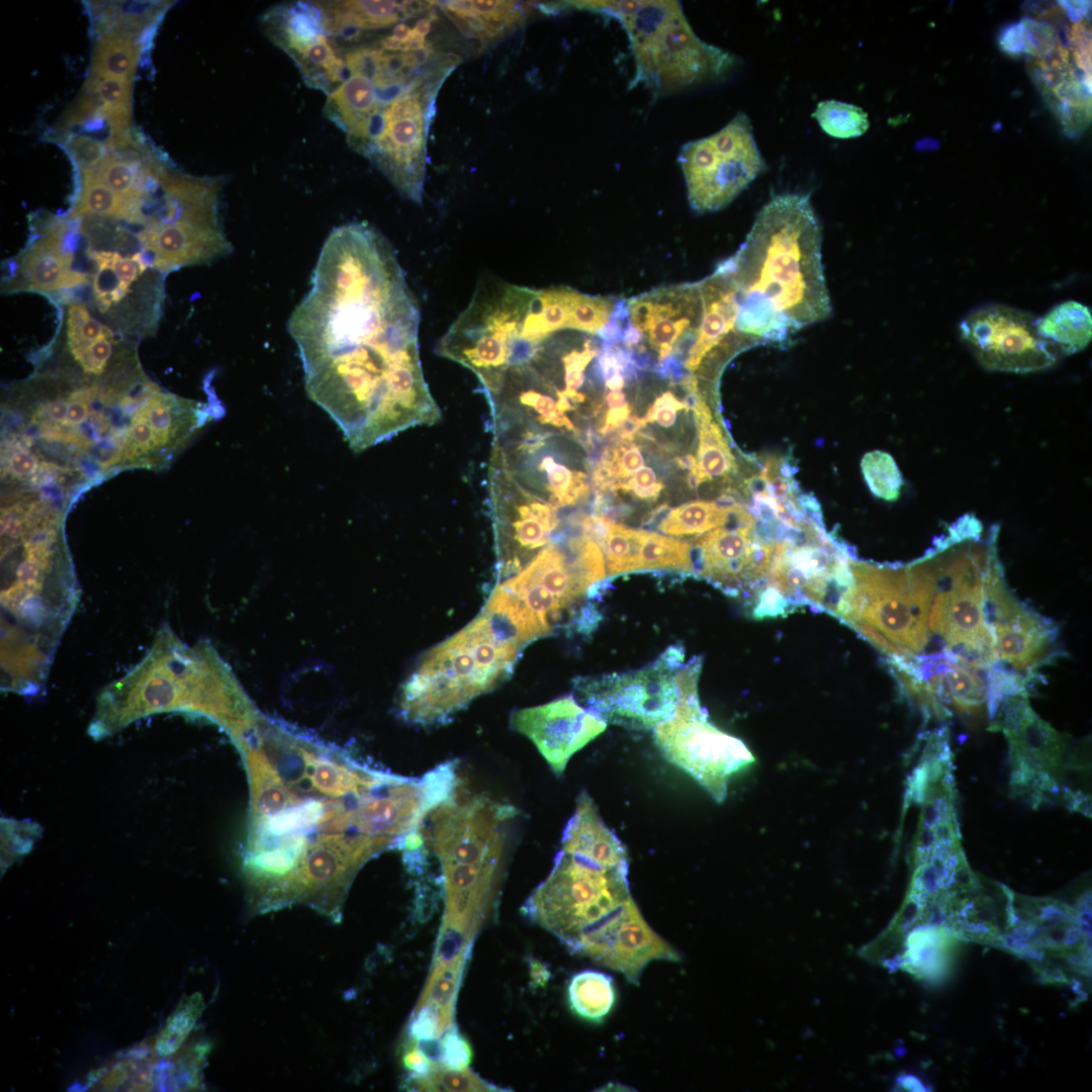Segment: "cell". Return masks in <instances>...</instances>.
Listing matches in <instances>:
<instances>
[{"instance_id": "obj_1", "label": "cell", "mask_w": 1092, "mask_h": 1092, "mask_svg": "<svg viewBox=\"0 0 1092 1092\" xmlns=\"http://www.w3.org/2000/svg\"><path fill=\"white\" fill-rule=\"evenodd\" d=\"M230 736L249 776L244 869L262 909L303 902L336 916L356 873L401 849L457 786L451 761L392 774L260 711Z\"/></svg>"}, {"instance_id": "obj_2", "label": "cell", "mask_w": 1092, "mask_h": 1092, "mask_svg": "<svg viewBox=\"0 0 1092 1092\" xmlns=\"http://www.w3.org/2000/svg\"><path fill=\"white\" fill-rule=\"evenodd\" d=\"M288 318L308 396L356 452L435 424L420 309L390 243L365 221L336 226Z\"/></svg>"}, {"instance_id": "obj_3", "label": "cell", "mask_w": 1092, "mask_h": 1092, "mask_svg": "<svg viewBox=\"0 0 1092 1092\" xmlns=\"http://www.w3.org/2000/svg\"><path fill=\"white\" fill-rule=\"evenodd\" d=\"M821 245L809 194H779L758 211L739 250L717 267L734 291L735 329L750 345L785 343L830 315Z\"/></svg>"}, {"instance_id": "obj_4", "label": "cell", "mask_w": 1092, "mask_h": 1092, "mask_svg": "<svg viewBox=\"0 0 1092 1092\" xmlns=\"http://www.w3.org/2000/svg\"><path fill=\"white\" fill-rule=\"evenodd\" d=\"M257 710L209 641L189 646L165 625L146 657L101 692L89 733L103 738L163 712L204 717L228 732Z\"/></svg>"}, {"instance_id": "obj_5", "label": "cell", "mask_w": 1092, "mask_h": 1092, "mask_svg": "<svg viewBox=\"0 0 1092 1092\" xmlns=\"http://www.w3.org/2000/svg\"><path fill=\"white\" fill-rule=\"evenodd\" d=\"M517 815L512 805L455 792L426 816L415 845L438 860L443 921L477 931L494 902Z\"/></svg>"}, {"instance_id": "obj_6", "label": "cell", "mask_w": 1092, "mask_h": 1092, "mask_svg": "<svg viewBox=\"0 0 1092 1092\" xmlns=\"http://www.w3.org/2000/svg\"><path fill=\"white\" fill-rule=\"evenodd\" d=\"M528 644L519 625L485 602L470 623L421 656L400 688V716L423 727L450 721L509 678Z\"/></svg>"}, {"instance_id": "obj_7", "label": "cell", "mask_w": 1092, "mask_h": 1092, "mask_svg": "<svg viewBox=\"0 0 1092 1092\" xmlns=\"http://www.w3.org/2000/svg\"><path fill=\"white\" fill-rule=\"evenodd\" d=\"M459 62L453 54H435L410 73H365L374 84L375 100L349 145L368 158L402 196L415 202L422 200L424 192L427 141L436 98Z\"/></svg>"}, {"instance_id": "obj_8", "label": "cell", "mask_w": 1092, "mask_h": 1092, "mask_svg": "<svg viewBox=\"0 0 1092 1092\" xmlns=\"http://www.w3.org/2000/svg\"><path fill=\"white\" fill-rule=\"evenodd\" d=\"M568 5L611 15L627 32L636 79L664 95L720 81L737 58L703 41L677 1H571Z\"/></svg>"}, {"instance_id": "obj_9", "label": "cell", "mask_w": 1092, "mask_h": 1092, "mask_svg": "<svg viewBox=\"0 0 1092 1092\" xmlns=\"http://www.w3.org/2000/svg\"><path fill=\"white\" fill-rule=\"evenodd\" d=\"M851 582L832 614L893 660L915 658L930 638L927 603L908 569L849 562Z\"/></svg>"}, {"instance_id": "obj_10", "label": "cell", "mask_w": 1092, "mask_h": 1092, "mask_svg": "<svg viewBox=\"0 0 1092 1092\" xmlns=\"http://www.w3.org/2000/svg\"><path fill=\"white\" fill-rule=\"evenodd\" d=\"M628 871L601 868L559 850L550 874L527 898L522 912L572 951L580 937L632 897Z\"/></svg>"}, {"instance_id": "obj_11", "label": "cell", "mask_w": 1092, "mask_h": 1092, "mask_svg": "<svg viewBox=\"0 0 1092 1092\" xmlns=\"http://www.w3.org/2000/svg\"><path fill=\"white\" fill-rule=\"evenodd\" d=\"M1013 923L1001 947L1030 961L1049 981L1090 974V894L1072 907L1052 898H1013Z\"/></svg>"}, {"instance_id": "obj_12", "label": "cell", "mask_w": 1092, "mask_h": 1092, "mask_svg": "<svg viewBox=\"0 0 1092 1092\" xmlns=\"http://www.w3.org/2000/svg\"><path fill=\"white\" fill-rule=\"evenodd\" d=\"M605 576L600 545L580 533L550 543L522 571L496 584L507 589L550 635L566 613L571 626V608Z\"/></svg>"}, {"instance_id": "obj_13", "label": "cell", "mask_w": 1092, "mask_h": 1092, "mask_svg": "<svg viewBox=\"0 0 1092 1092\" xmlns=\"http://www.w3.org/2000/svg\"><path fill=\"white\" fill-rule=\"evenodd\" d=\"M684 657L682 647L670 646L639 670L576 678L572 696L607 724L654 730L677 708Z\"/></svg>"}, {"instance_id": "obj_14", "label": "cell", "mask_w": 1092, "mask_h": 1092, "mask_svg": "<svg viewBox=\"0 0 1092 1092\" xmlns=\"http://www.w3.org/2000/svg\"><path fill=\"white\" fill-rule=\"evenodd\" d=\"M678 163L690 206L698 213L727 206L766 168L750 119L743 112L719 131L686 143Z\"/></svg>"}, {"instance_id": "obj_15", "label": "cell", "mask_w": 1092, "mask_h": 1092, "mask_svg": "<svg viewBox=\"0 0 1092 1092\" xmlns=\"http://www.w3.org/2000/svg\"><path fill=\"white\" fill-rule=\"evenodd\" d=\"M654 740L664 758L686 771L712 797H726L731 776L753 758L745 745L707 720L699 698L680 700L668 720L654 729Z\"/></svg>"}, {"instance_id": "obj_16", "label": "cell", "mask_w": 1092, "mask_h": 1092, "mask_svg": "<svg viewBox=\"0 0 1092 1092\" xmlns=\"http://www.w3.org/2000/svg\"><path fill=\"white\" fill-rule=\"evenodd\" d=\"M1030 312L1004 304H987L960 324L961 338L989 370L1030 372L1049 368L1059 353L1036 328Z\"/></svg>"}, {"instance_id": "obj_17", "label": "cell", "mask_w": 1092, "mask_h": 1092, "mask_svg": "<svg viewBox=\"0 0 1092 1092\" xmlns=\"http://www.w3.org/2000/svg\"><path fill=\"white\" fill-rule=\"evenodd\" d=\"M695 546L698 573L735 596L766 577L776 543L758 539L754 517L732 504L728 522L698 538Z\"/></svg>"}, {"instance_id": "obj_18", "label": "cell", "mask_w": 1092, "mask_h": 1092, "mask_svg": "<svg viewBox=\"0 0 1092 1092\" xmlns=\"http://www.w3.org/2000/svg\"><path fill=\"white\" fill-rule=\"evenodd\" d=\"M262 23L266 35L294 61L309 87L330 95L346 79L344 59L331 43L315 2L275 6Z\"/></svg>"}, {"instance_id": "obj_19", "label": "cell", "mask_w": 1092, "mask_h": 1092, "mask_svg": "<svg viewBox=\"0 0 1092 1092\" xmlns=\"http://www.w3.org/2000/svg\"><path fill=\"white\" fill-rule=\"evenodd\" d=\"M572 952L621 973L634 985L651 962L680 960L673 946L649 926L632 897L580 937Z\"/></svg>"}, {"instance_id": "obj_20", "label": "cell", "mask_w": 1092, "mask_h": 1092, "mask_svg": "<svg viewBox=\"0 0 1092 1092\" xmlns=\"http://www.w3.org/2000/svg\"><path fill=\"white\" fill-rule=\"evenodd\" d=\"M511 726L529 738L556 776L578 750L605 731L607 723L570 695L547 704L518 709Z\"/></svg>"}, {"instance_id": "obj_21", "label": "cell", "mask_w": 1092, "mask_h": 1092, "mask_svg": "<svg viewBox=\"0 0 1092 1092\" xmlns=\"http://www.w3.org/2000/svg\"><path fill=\"white\" fill-rule=\"evenodd\" d=\"M987 625L998 660L1012 665L1018 673L1025 672L1032 679L1034 669L1052 653L1056 641L1055 626L1024 607L1012 594L992 604Z\"/></svg>"}, {"instance_id": "obj_22", "label": "cell", "mask_w": 1092, "mask_h": 1092, "mask_svg": "<svg viewBox=\"0 0 1092 1092\" xmlns=\"http://www.w3.org/2000/svg\"><path fill=\"white\" fill-rule=\"evenodd\" d=\"M141 239L155 255L157 267L166 272L211 262L232 250L219 216L162 221L145 231Z\"/></svg>"}, {"instance_id": "obj_23", "label": "cell", "mask_w": 1092, "mask_h": 1092, "mask_svg": "<svg viewBox=\"0 0 1092 1092\" xmlns=\"http://www.w3.org/2000/svg\"><path fill=\"white\" fill-rule=\"evenodd\" d=\"M560 850L605 869H629L622 841L604 822L598 806L582 790L565 825Z\"/></svg>"}, {"instance_id": "obj_24", "label": "cell", "mask_w": 1092, "mask_h": 1092, "mask_svg": "<svg viewBox=\"0 0 1092 1092\" xmlns=\"http://www.w3.org/2000/svg\"><path fill=\"white\" fill-rule=\"evenodd\" d=\"M435 1H317L323 26L331 37H353L360 30L390 26L428 10Z\"/></svg>"}, {"instance_id": "obj_25", "label": "cell", "mask_w": 1092, "mask_h": 1092, "mask_svg": "<svg viewBox=\"0 0 1092 1092\" xmlns=\"http://www.w3.org/2000/svg\"><path fill=\"white\" fill-rule=\"evenodd\" d=\"M461 32L484 43L509 33L525 19L523 6L514 1L439 2Z\"/></svg>"}, {"instance_id": "obj_26", "label": "cell", "mask_w": 1092, "mask_h": 1092, "mask_svg": "<svg viewBox=\"0 0 1092 1092\" xmlns=\"http://www.w3.org/2000/svg\"><path fill=\"white\" fill-rule=\"evenodd\" d=\"M61 232L52 231L31 247L23 259V272L30 288L54 291L85 283L87 277L70 269L72 255L62 248Z\"/></svg>"}, {"instance_id": "obj_27", "label": "cell", "mask_w": 1092, "mask_h": 1092, "mask_svg": "<svg viewBox=\"0 0 1092 1092\" xmlns=\"http://www.w3.org/2000/svg\"><path fill=\"white\" fill-rule=\"evenodd\" d=\"M692 408L699 429V448L697 463L690 470L688 483L691 487H697L714 477L728 476L736 471L737 466L721 428L713 421L703 394L698 396Z\"/></svg>"}, {"instance_id": "obj_28", "label": "cell", "mask_w": 1092, "mask_h": 1092, "mask_svg": "<svg viewBox=\"0 0 1092 1092\" xmlns=\"http://www.w3.org/2000/svg\"><path fill=\"white\" fill-rule=\"evenodd\" d=\"M1039 336L1059 354L1070 355L1087 347L1092 335V316L1088 306L1074 300L1055 305L1037 318Z\"/></svg>"}, {"instance_id": "obj_29", "label": "cell", "mask_w": 1092, "mask_h": 1092, "mask_svg": "<svg viewBox=\"0 0 1092 1092\" xmlns=\"http://www.w3.org/2000/svg\"><path fill=\"white\" fill-rule=\"evenodd\" d=\"M571 1011L581 1019L602 1022L613 1010L616 988L611 976L601 971L584 970L574 974L567 986Z\"/></svg>"}, {"instance_id": "obj_30", "label": "cell", "mask_w": 1092, "mask_h": 1092, "mask_svg": "<svg viewBox=\"0 0 1092 1092\" xmlns=\"http://www.w3.org/2000/svg\"><path fill=\"white\" fill-rule=\"evenodd\" d=\"M140 54L136 37L104 32L93 50L90 77L132 80Z\"/></svg>"}, {"instance_id": "obj_31", "label": "cell", "mask_w": 1092, "mask_h": 1092, "mask_svg": "<svg viewBox=\"0 0 1092 1092\" xmlns=\"http://www.w3.org/2000/svg\"><path fill=\"white\" fill-rule=\"evenodd\" d=\"M732 504L728 500L725 505L707 500L687 503L665 513L657 528L671 536L702 535L728 522Z\"/></svg>"}, {"instance_id": "obj_32", "label": "cell", "mask_w": 1092, "mask_h": 1092, "mask_svg": "<svg viewBox=\"0 0 1092 1092\" xmlns=\"http://www.w3.org/2000/svg\"><path fill=\"white\" fill-rule=\"evenodd\" d=\"M652 569L694 571L691 544L687 541L641 530V543L636 570Z\"/></svg>"}, {"instance_id": "obj_33", "label": "cell", "mask_w": 1092, "mask_h": 1092, "mask_svg": "<svg viewBox=\"0 0 1092 1092\" xmlns=\"http://www.w3.org/2000/svg\"><path fill=\"white\" fill-rule=\"evenodd\" d=\"M537 469L544 474V487L552 507L560 510L583 500L588 495L586 475L570 469L551 454L539 458Z\"/></svg>"}, {"instance_id": "obj_34", "label": "cell", "mask_w": 1092, "mask_h": 1092, "mask_svg": "<svg viewBox=\"0 0 1092 1092\" xmlns=\"http://www.w3.org/2000/svg\"><path fill=\"white\" fill-rule=\"evenodd\" d=\"M83 190L72 216L99 215L141 220L140 209L118 197L92 170L83 169Z\"/></svg>"}, {"instance_id": "obj_35", "label": "cell", "mask_w": 1092, "mask_h": 1092, "mask_svg": "<svg viewBox=\"0 0 1092 1092\" xmlns=\"http://www.w3.org/2000/svg\"><path fill=\"white\" fill-rule=\"evenodd\" d=\"M812 116L825 133L836 139L857 138L870 127L868 113L862 108L839 100L818 102Z\"/></svg>"}, {"instance_id": "obj_36", "label": "cell", "mask_w": 1092, "mask_h": 1092, "mask_svg": "<svg viewBox=\"0 0 1092 1092\" xmlns=\"http://www.w3.org/2000/svg\"><path fill=\"white\" fill-rule=\"evenodd\" d=\"M467 959L462 958L455 963L432 968L416 1008L433 1005L454 1016L455 1002Z\"/></svg>"}, {"instance_id": "obj_37", "label": "cell", "mask_w": 1092, "mask_h": 1092, "mask_svg": "<svg viewBox=\"0 0 1092 1092\" xmlns=\"http://www.w3.org/2000/svg\"><path fill=\"white\" fill-rule=\"evenodd\" d=\"M860 467L873 494L889 502L899 497L903 479L889 453L880 450L869 452L862 457Z\"/></svg>"}, {"instance_id": "obj_38", "label": "cell", "mask_w": 1092, "mask_h": 1092, "mask_svg": "<svg viewBox=\"0 0 1092 1092\" xmlns=\"http://www.w3.org/2000/svg\"><path fill=\"white\" fill-rule=\"evenodd\" d=\"M414 1084L415 1088L421 1091H499V1087H496L481 1078L475 1073L466 1070H449L445 1068H439L428 1076L408 1080Z\"/></svg>"}, {"instance_id": "obj_39", "label": "cell", "mask_w": 1092, "mask_h": 1092, "mask_svg": "<svg viewBox=\"0 0 1092 1092\" xmlns=\"http://www.w3.org/2000/svg\"><path fill=\"white\" fill-rule=\"evenodd\" d=\"M111 331L92 317L82 304H72L68 312L69 347L75 358Z\"/></svg>"}, {"instance_id": "obj_40", "label": "cell", "mask_w": 1092, "mask_h": 1092, "mask_svg": "<svg viewBox=\"0 0 1092 1092\" xmlns=\"http://www.w3.org/2000/svg\"><path fill=\"white\" fill-rule=\"evenodd\" d=\"M202 1008L203 1001L199 994H195L181 1003L160 1038V1054L169 1055L181 1045L193 1028Z\"/></svg>"}, {"instance_id": "obj_41", "label": "cell", "mask_w": 1092, "mask_h": 1092, "mask_svg": "<svg viewBox=\"0 0 1092 1092\" xmlns=\"http://www.w3.org/2000/svg\"><path fill=\"white\" fill-rule=\"evenodd\" d=\"M474 935L460 926L442 921L431 969L468 958Z\"/></svg>"}, {"instance_id": "obj_42", "label": "cell", "mask_w": 1092, "mask_h": 1092, "mask_svg": "<svg viewBox=\"0 0 1092 1092\" xmlns=\"http://www.w3.org/2000/svg\"><path fill=\"white\" fill-rule=\"evenodd\" d=\"M39 835V827L30 821L2 818V860H9L26 853Z\"/></svg>"}, {"instance_id": "obj_43", "label": "cell", "mask_w": 1092, "mask_h": 1092, "mask_svg": "<svg viewBox=\"0 0 1092 1092\" xmlns=\"http://www.w3.org/2000/svg\"><path fill=\"white\" fill-rule=\"evenodd\" d=\"M85 87L95 94L100 108L131 110L132 80L89 76Z\"/></svg>"}, {"instance_id": "obj_44", "label": "cell", "mask_w": 1092, "mask_h": 1092, "mask_svg": "<svg viewBox=\"0 0 1092 1092\" xmlns=\"http://www.w3.org/2000/svg\"><path fill=\"white\" fill-rule=\"evenodd\" d=\"M454 1016H451L433 1005H423L415 1009L410 1024V1038L418 1040L435 1038L453 1025Z\"/></svg>"}, {"instance_id": "obj_45", "label": "cell", "mask_w": 1092, "mask_h": 1092, "mask_svg": "<svg viewBox=\"0 0 1092 1092\" xmlns=\"http://www.w3.org/2000/svg\"><path fill=\"white\" fill-rule=\"evenodd\" d=\"M443 1055L442 1067L449 1070H466L473 1058L468 1040L459 1032L456 1025L449 1027L441 1040Z\"/></svg>"}, {"instance_id": "obj_46", "label": "cell", "mask_w": 1092, "mask_h": 1092, "mask_svg": "<svg viewBox=\"0 0 1092 1092\" xmlns=\"http://www.w3.org/2000/svg\"><path fill=\"white\" fill-rule=\"evenodd\" d=\"M1017 26L1022 51L1033 55H1041L1053 48V30L1048 25L1024 19Z\"/></svg>"}, {"instance_id": "obj_47", "label": "cell", "mask_w": 1092, "mask_h": 1092, "mask_svg": "<svg viewBox=\"0 0 1092 1092\" xmlns=\"http://www.w3.org/2000/svg\"><path fill=\"white\" fill-rule=\"evenodd\" d=\"M690 408L688 397L685 401L679 400L673 392L668 390L654 400L644 420L646 424L656 422L661 427L669 428L675 423L677 412Z\"/></svg>"}, {"instance_id": "obj_48", "label": "cell", "mask_w": 1092, "mask_h": 1092, "mask_svg": "<svg viewBox=\"0 0 1092 1092\" xmlns=\"http://www.w3.org/2000/svg\"><path fill=\"white\" fill-rule=\"evenodd\" d=\"M663 488V483L651 467L638 469L628 480L619 484L615 491L632 492L640 499H655Z\"/></svg>"}, {"instance_id": "obj_49", "label": "cell", "mask_w": 1092, "mask_h": 1092, "mask_svg": "<svg viewBox=\"0 0 1092 1092\" xmlns=\"http://www.w3.org/2000/svg\"><path fill=\"white\" fill-rule=\"evenodd\" d=\"M113 335H107L84 350L76 360L90 373H101L113 351Z\"/></svg>"}, {"instance_id": "obj_50", "label": "cell", "mask_w": 1092, "mask_h": 1092, "mask_svg": "<svg viewBox=\"0 0 1092 1092\" xmlns=\"http://www.w3.org/2000/svg\"><path fill=\"white\" fill-rule=\"evenodd\" d=\"M402 1064L405 1070L410 1072V1079H418L428 1076L433 1071L442 1068L440 1065L428 1060L416 1046L415 1041L410 1038L402 1055Z\"/></svg>"}, {"instance_id": "obj_51", "label": "cell", "mask_w": 1092, "mask_h": 1092, "mask_svg": "<svg viewBox=\"0 0 1092 1092\" xmlns=\"http://www.w3.org/2000/svg\"><path fill=\"white\" fill-rule=\"evenodd\" d=\"M130 436L133 444L144 451L150 450L153 445H158L154 431L142 411L134 416L133 425L130 429Z\"/></svg>"}, {"instance_id": "obj_52", "label": "cell", "mask_w": 1092, "mask_h": 1092, "mask_svg": "<svg viewBox=\"0 0 1092 1092\" xmlns=\"http://www.w3.org/2000/svg\"><path fill=\"white\" fill-rule=\"evenodd\" d=\"M9 467L11 472L16 476H28L36 471L37 461L32 454L18 451L11 456Z\"/></svg>"}, {"instance_id": "obj_53", "label": "cell", "mask_w": 1092, "mask_h": 1092, "mask_svg": "<svg viewBox=\"0 0 1092 1092\" xmlns=\"http://www.w3.org/2000/svg\"><path fill=\"white\" fill-rule=\"evenodd\" d=\"M631 408L627 403L621 407H609L605 416L604 425L600 428L601 434H608L621 426L630 418Z\"/></svg>"}, {"instance_id": "obj_54", "label": "cell", "mask_w": 1092, "mask_h": 1092, "mask_svg": "<svg viewBox=\"0 0 1092 1092\" xmlns=\"http://www.w3.org/2000/svg\"><path fill=\"white\" fill-rule=\"evenodd\" d=\"M417 1049L430 1061L442 1067V1042L438 1037L415 1040Z\"/></svg>"}, {"instance_id": "obj_55", "label": "cell", "mask_w": 1092, "mask_h": 1092, "mask_svg": "<svg viewBox=\"0 0 1092 1092\" xmlns=\"http://www.w3.org/2000/svg\"><path fill=\"white\" fill-rule=\"evenodd\" d=\"M81 398L82 396L77 395V393L71 396L72 402L69 405L66 424L77 425L87 418L88 407L85 402L81 401Z\"/></svg>"}, {"instance_id": "obj_56", "label": "cell", "mask_w": 1092, "mask_h": 1092, "mask_svg": "<svg viewBox=\"0 0 1092 1092\" xmlns=\"http://www.w3.org/2000/svg\"><path fill=\"white\" fill-rule=\"evenodd\" d=\"M1001 47L1007 53L1016 54L1022 51L1021 38L1017 25L1007 28L1001 38Z\"/></svg>"}, {"instance_id": "obj_57", "label": "cell", "mask_w": 1092, "mask_h": 1092, "mask_svg": "<svg viewBox=\"0 0 1092 1092\" xmlns=\"http://www.w3.org/2000/svg\"><path fill=\"white\" fill-rule=\"evenodd\" d=\"M645 426L644 418L631 417L621 426L620 437L623 441H632L637 431Z\"/></svg>"}, {"instance_id": "obj_58", "label": "cell", "mask_w": 1092, "mask_h": 1092, "mask_svg": "<svg viewBox=\"0 0 1092 1092\" xmlns=\"http://www.w3.org/2000/svg\"><path fill=\"white\" fill-rule=\"evenodd\" d=\"M530 974L532 982L537 986H544L550 977L549 970L536 960L530 963Z\"/></svg>"}, {"instance_id": "obj_59", "label": "cell", "mask_w": 1092, "mask_h": 1092, "mask_svg": "<svg viewBox=\"0 0 1092 1092\" xmlns=\"http://www.w3.org/2000/svg\"><path fill=\"white\" fill-rule=\"evenodd\" d=\"M68 412L69 405L64 399L53 400L48 405V413L50 418L57 422L64 421L68 416Z\"/></svg>"}, {"instance_id": "obj_60", "label": "cell", "mask_w": 1092, "mask_h": 1092, "mask_svg": "<svg viewBox=\"0 0 1092 1092\" xmlns=\"http://www.w3.org/2000/svg\"><path fill=\"white\" fill-rule=\"evenodd\" d=\"M606 402L609 407H621L627 404L626 395L622 390H611L606 394Z\"/></svg>"}, {"instance_id": "obj_61", "label": "cell", "mask_w": 1092, "mask_h": 1092, "mask_svg": "<svg viewBox=\"0 0 1092 1092\" xmlns=\"http://www.w3.org/2000/svg\"><path fill=\"white\" fill-rule=\"evenodd\" d=\"M412 29L413 28H411L407 24L399 22L394 26L391 35L396 39L403 41L408 37Z\"/></svg>"}, {"instance_id": "obj_62", "label": "cell", "mask_w": 1092, "mask_h": 1092, "mask_svg": "<svg viewBox=\"0 0 1092 1092\" xmlns=\"http://www.w3.org/2000/svg\"><path fill=\"white\" fill-rule=\"evenodd\" d=\"M899 1083H900V1087L905 1088L906 1090L915 1091V1090H921L920 1088H923V1086L919 1082H917V1080L915 1078H913L911 1076H907V1077L902 1078L901 1080H899Z\"/></svg>"}, {"instance_id": "obj_63", "label": "cell", "mask_w": 1092, "mask_h": 1092, "mask_svg": "<svg viewBox=\"0 0 1092 1092\" xmlns=\"http://www.w3.org/2000/svg\"><path fill=\"white\" fill-rule=\"evenodd\" d=\"M432 28V21L430 18H422L417 21L414 29L421 35L425 36L430 32Z\"/></svg>"}, {"instance_id": "obj_64", "label": "cell", "mask_w": 1092, "mask_h": 1092, "mask_svg": "<svg viewBox=\"0 0 1092 1092\" xmlns=\"http://www.w3.org/2000/svg\"><path fill=\"white\" fill-rule=\"evenodd\" d=\"M674 461L676 462V464L680 468L690 469V470H692L696 466V463H697L696 457L691 455V454H688V455L682 456V457H676Z\"/></svg>"}]
</instances>
